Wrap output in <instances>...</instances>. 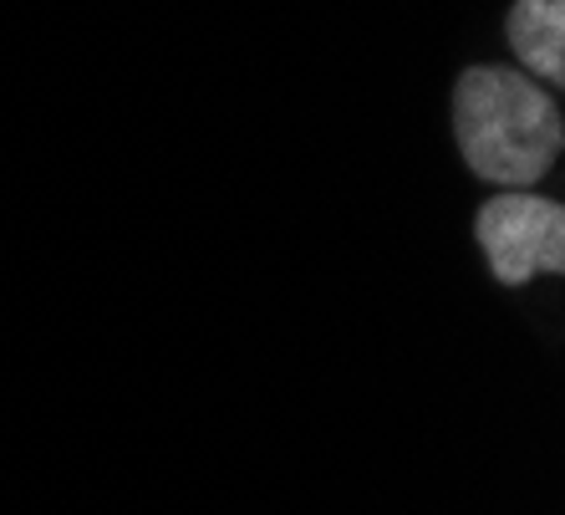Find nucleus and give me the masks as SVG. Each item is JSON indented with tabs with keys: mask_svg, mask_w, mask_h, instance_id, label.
<instances>
[{
	"mask_svg": "<svg viewBox=\"0 0 565 515\" xmlns=\"http://www.w3.org/2000/svg\"><path fill=\"white\" fill-rule=\"evenodd\" d=\"M454 128L469 169L500 189H530L561 154V107L514 66H469L454 93Z\"/></svg>",
	"mask_w": 565,
	"mask_h": 515,
	"instance_id": "1",
	"label": "nucleus"
},
{
	"mask_svg": "<svg viewBox=\"0 0 565 515\" xmlns=\"http://www.w3.org/2000/svg\"><path fill=\"white\" fill-rule=\"evenodd\" d=\"M479 245L504 286L565 271V214L555 199L530 189H504L479 210Z\"/></svg>",
	"mask_w": 565,
	"mask_h": 515,
	"instance_id": "2",
	"label": "nucleus"
},
{
	"mask_svg": "<svg viewBox=\"0 0 565 515\" xmlns=\"http://www.w3.org/2000/svg\"><path fill=\"white\" fill-rule=\"evenodd\" d=\"M510 46L525 66V77L555 87L565 77V0H514Z\"/></svg>",
	"mask_w": 565,
	"mask_h": 515,
	"instance_id": "3",
	"label": "nucleus"
}]
</instances>
